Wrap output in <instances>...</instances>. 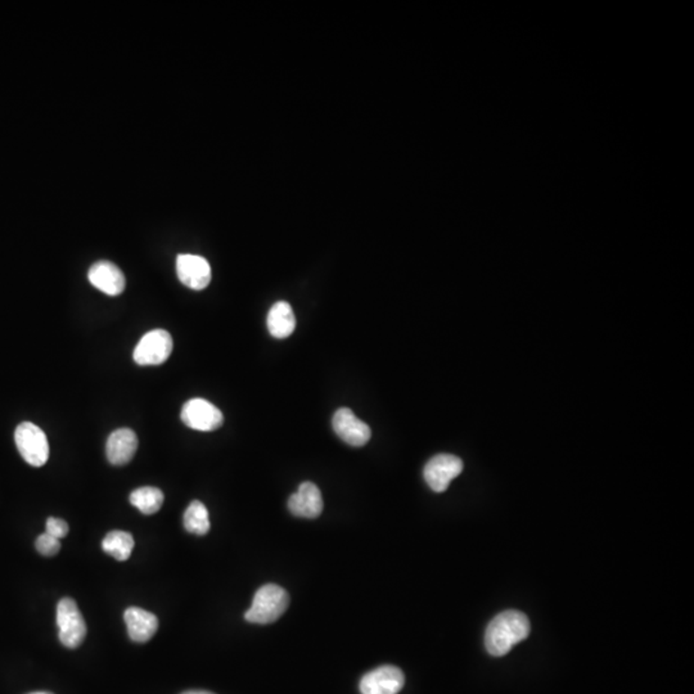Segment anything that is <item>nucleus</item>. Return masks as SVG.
<instances>
[{"instance_id": "f257e3e1", "label": "nucleus", "mask_w": 694, "mask_h": 694, "mask_svg": "<svg viewBox=\"0 0 694 694\" xmlns=\"http://www.w3.org/2000/svg\"><path fill=\"white\" fill-rule=\"evenodd\" d=\"M530 630L532 626L529 618L523 612H502L490 621L485 633L487 652L494 657L505 656L514 645L525 641Z\"/></svg>"}, {"instance_id": "f03ea898", "label": "nucleus", "mask_w": 694, "mask_h": 694, "mask_svg": "<svg viewBox=\"0 0 694 694\" xmlns=\"http://www.w3.org/2000/svg\"><path fill=\"white\" fill-rule=\"evenodd\" d=\"M290 596L280 585L266 584L254 594L253 605L245 614V621L260 625L275 623L287 611Z\"/></svg>"}, {"instance_id": "7ed1b4c3", "label": "nucleus", "mask_w": 694, "mask_h": 694, "mask_svg": "<svg viewBox=\"0 0 694 694\" xmlns=\"http://www.w3.org/2000/svg\"><path fill=\"white\" fill-rule=\"evenodd\" d=\"M14 441L21 457L32 467H42L50 458V444L47 435L36 424L23 422L14 432Z\"/></svg>"}, {"instance_id": "20e7f679", "label": "nucleus", "mask_w": 694, "mask_h": 694, "mask_svg": "<svg viewBox=\"0 0 694 694\" xmlns=\"http://www.w3.org/2000/svg\"><path fill=\"white\" fill-rule=\"evenodd\" d=\"M57 625L60 627V642L66 648L74 650L83 643L87 624L74 599H60L57 606Z\"/></svg>"}, {"instance_id": "39448f33", "label": "nucleus", "mask_w": 694, "mask_h": 694, "mask_svg": "<svg viewBox=\"0 0 694 694\" xmlns=\"http://www.w3.org/2000/svg\"><path fill=\"white\" fill-rule=\"evenodd\" d=\"M172 353V338L168 330L154 329L145 333L134 350V362L138 366H160Z\"/></svg>"}, {"instance_id": "423d86ee", "label": "nucleus", "mask_w": 694, "mask_h": 694, "mask_svg": "<svg viewBox=\"0 0 694 694\" xmlns=\"http://www.w3.org/2000/svg\"><path fill=\"white\" fill-rule=\"evenodd\" d=\"M181 421L196 431L210 432L224 423V415L219 409L205 399H192L181 409Z\"/></svg>"}, {"instance_id": "0eeeda50", "label": "nucleus", "mask_w": 694, "mask_h": 694, "mask_svg": "<svg viewBox=\"0 0 694 694\" xmlns=\"http://www.w3.org/2000/svg\"><path fill=\"white\" fill-rule=\"evenodd\" d=\"M463 462L451 454H439L429 460L424 467L423 476L427 485L435 493H444L451 480L462 474Z\"/></svg>"}, {"instance_id": "6e6552de", "label": "nucleus", "mask_w": 694, "mask_h": 694, "mask_svg": "<svg viewBox=\"0 0 694 694\" xmlns=\"http://www.w3.org/2000/svg\"><path fill=\"white\" fill-rule=\"evenodd\" d=\"M404 684V672L396 666L386 665L366 674L359 688L362 694H398Z\"/></svg>"}, {"instance_id": "1a4fd4ad", "label": "nucleus", "mask_w": 694, "mask_h": 694, "mask_svg": "<svg viewBox=\"0 0 694 694\" xmlns=\"http://www.w3.org/2000/svg\"><path fill=\"white\" fill-rule=\"evenodd\" d=\"M332 426L336 435L351 447H365L371 439L372 433L368 424L360 421L348 408H341L336 412Z\"/></svg>"}, {"instance_id": "9d476101", "label": "nucleus", "mask_w": 694, "mask_h": 694, "mask_svg": "<svg viewBox=\"0 0 694 694\" xmlns=\"http://www.w3.org/2000/svg\"><path fill=\"white\" fill-rule=\"evenodd\" d=\"M179 281L195 291H201L211 282V266L205 257L199 254H179L177 259Z\"/></svg>"}, {"instance_id": "9b49d317", "label": "nucleus", "mask_w": 694, "mask_h": 694, "mask_svg": "<svg viewBox=\"0 0 694 694\" xmlns=\"http://www.w3.org/2000/svg\"><path fill=\"white\" fill-rule=\"evenodd\" d=\"M323 496L313 483H302L297 493L288 499V509L296 517L317 518L323 512Z\"/></svg>"}, {"instance_id": "f8f14e48", "label": "nucleus", "mask_w": 694, "mask_h": 694, "mask_svg": "<svg viewBox=\"0 0 694 694\" xmlns=\"http://www.w3.org/2000/svg\"><path fill=\"white\" fill-rule=\"evenodd\" d=\"M90 283L108 296H117L125 290V277L119 266L111 262L94 264L88 274Z\"/></svg>"}, {"instance_id": "ddd939ff", "label": "nucleus", "mask_w": 694, "mask_h": 694, "mask_svg": "<svg viewBox=\"0 0 694 694\" xmlns=\"http://www.w3.org/2000/svg\"><path fill=\"white\" fill-rule=\"evenodd\" d=\"M138 449V438L130 429H119L111 433L106 444V456L114 466H125Z\"/></svg>"}, {"instance_id": "4468645a", "label": "nucleus", "mask_w": 694, "mask_h": 694, "mask_svg": "<svg viewBox=\"0 0 694 694\" xmlns=\"http://www.w3.org/2000/svg\"><path fill=\"white\" fill-rule=\"evenodd\" d=\"M127 633L136 643L151 641L159 630V620L151 612L139 607H129L124 614Z\"/></svg>"}, {"instance_id": "2eb2a0df", "label": "nucleus", "mask_w": 694, "mask_h": 694, "mask_svg": "<svg viewBox=\"0 0 694 694\" xmlns=\"http://www.w3.org/2000/svg\"><path fill=\"white\" fill-rule=\"evenodd\" d=\"M266 324L273 338H290L296 328V318L291 305L286 301L275 302L269 310Z\"/></svg>"}, {"instance_id": "dca6fc26", "label": "nucleus", "mask_w": 694, "mask_h": 694, "mask_svg": "<svg viewBox=\"0 0 694 694\" xmlns=\"http://www.w3.org/2000/svg\"><path fill=\"white\" fill-rule=\"evenodd\" d=\"M134 544V539L129 532H111L103 539L102 550L105 553L114 557L115 560L124 562L132 556Z\"/></svg>"}, {"instance_id": "f3484780", "label": "nucleus", "mask_w": 694, "mask_h": 694, "mask_svg": "<svg viewBox=\"0 0 694 694\" xmlns=\"http://www.w3.org/2000/svg\"><path fill=\"white\" fill-rule=\"evenodd\" d=\"M163 493L157 487H139L130 495V503L143 514H154L162 509Z\"/></svg>"}, {"instance_id": "a211bd4d", "label": "nucleus", "mask_w": 694, "mask_h": 694, "mask_svg": "<svg viewBox=\"0 0 694 694\" xmlns=\"http://www.w3.org/2000/svg\"><path fill=\"white\" fill-rule=\"evenodd\" d=\"M183 523L184 529L188 532L206 535L211 525L208 511L204 503L199 502V500L190 503L186 509V514H184Z\"/></svg>"}, {"instance_id": "6ab92c4d", "label": "nucleus", "mask_w": 694, "mask_h": 694, "mask_svg": "<svg viewBox=\"0 0 694 694\" xmlns=\"http://www.w3.org/2000/svg\"><path fill=\"white\" fill-rule=\"evenodd\" d=\"M35 548L42 556H54V554L59 553L60 551V539L54 538V536L47 532L42 533V535L36 539Z\"/></svg>"}, {"instance_id": "aec40b11", "label": "nucleus", "mask_w": 694, "mask_h": 694, "mask_svg": "<svg viewBox=\"0 0 694 694\" xmlns=\"http://www.w3.org/2000/svg\"><path fill=\"white\" fill-rule=\"evenodd\" d=\"M45 529H47V533L57 539L66 538L69 533L68 523L56 517L48 518Z\"/></svg>"}, {"instance_id": "412c9836", "label": "nucleus", "mask_w": 694, "mask_h": 694, "mask_svg": "<svg viewBox=\"0 0 694 694\" xmlns=\"http://www.w3.org/2000/svg\"><path fill=\"white\" fill-rule=\"evenodd\" d=\"M181 694H214V693L208 692V690H188V692H184Z\"/></svg>"}, {"instance_id": "4be33fe9", "label": "nucleus", "mask_w": 694, "mask_h": 694, "mask_svg": "<svg viewBox=\"0 0 694 694\" xmlns=\"http://www.w3.org/2000/svg\"><path fill=\"white\" fill-rule=\"evenodd\" d=\"M29 694H53L50 692H34V693H29Z\"/></svg>"}]
</instances>
